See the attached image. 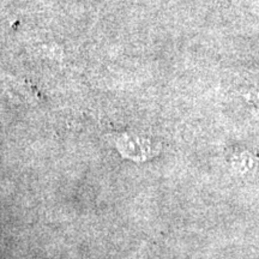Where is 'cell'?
Instances as JSON below:
<instances>
[{
  "mask_svg": "<svg viewBox=\"0 0 259 259\" xmlns=\"http://www.w3.org/2000/svg\"><path fill=\"white\" fill-rule=\"evenodd\" d=\"M121 149L131 155L132 157H134V154H137L138 150L141 154L153 153L149 139L142 137H132V136H127L125 139H122Z\"/></svg>",
  "mask_w": 259,
  "mask_h": 259,
  "instance_id": "1",
  "label": "cell"
}]
</instances>
